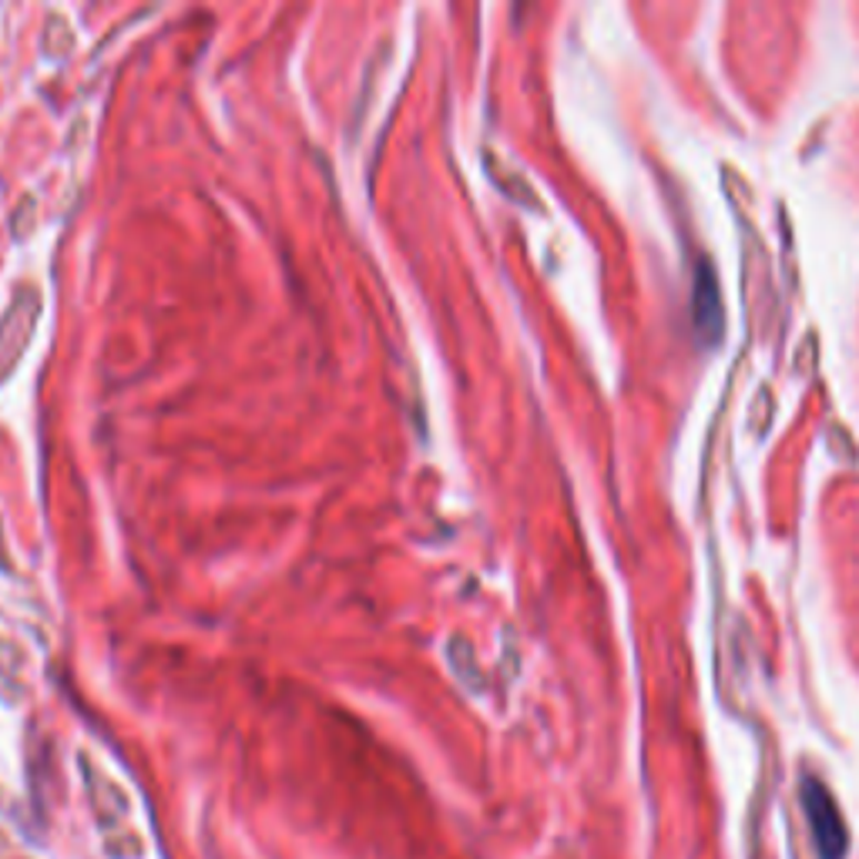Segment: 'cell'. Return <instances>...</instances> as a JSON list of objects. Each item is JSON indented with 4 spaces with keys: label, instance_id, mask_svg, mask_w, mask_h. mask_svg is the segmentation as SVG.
Wrapping results in <instances>:
<instances>
[{
    "label": "cell",
    "instance_id": "1",
    "mask_svg": "<svg viewBox=\"0 0 859 859\" xmlns=\"http://www.w3.org/2000/svg\"><path fill=\"white\" fill-rule=\"evenodd\" d=\"M802 809H806V822H809L812 846H816L819 859H842L846 846H849L842 812H839L832 792L812 776L802 779Z\"/></svg>",
    "mask_w": 859,
    "mask_h": 859
},
{
    "label": "cell",
    "instance_id": "2",
    "mask_svg": "<svg viewBox=\"0 0 859 859\" xmlns=\"http://www.w3.org/2000/svg\"><path fill=\"white\" fill-rule=\"evenodd\" d=\"M34 320H38V296L34 290H24L14 306L8 310L4 323H0V383L8 380V373L21 363L31 333H34Z\"/></svg>",
    "mask_w": 859,
    "mask_h": 859
},
{
    "label": "cell",
    "instance_id": "3",
    "mask_svg": "<svg viewBox=\"0 0 859 859\" xmlns=\"http://www.w3.org/2000/svg\"><path fill=\"white\" fill-rule=\"evenodd\" d=\"M81 766H84V782H88V792H91V809L98 816V826L101 829L118 826L121 816H124V796L101 772H91V766L84 759H81Z\"/></svg>",
    "mask_w": 859,
    "mask_h": 859
},
{
    "label": "cell",
    "instance_id": "4",
    "mask_svg": "<svg viewBox=\"0 0 859 859\" xmlns=\"http://www.w3.org/2000/svg\"><path fill=\"white\" fill-rule=\"evenodd\" d=\"M0 859H31V856H24L21 849H14V846L8 842V836L0 832Z\"/></svg>",
    "mask_w": 859,
    "mask_h": 859
}]
</instances>
